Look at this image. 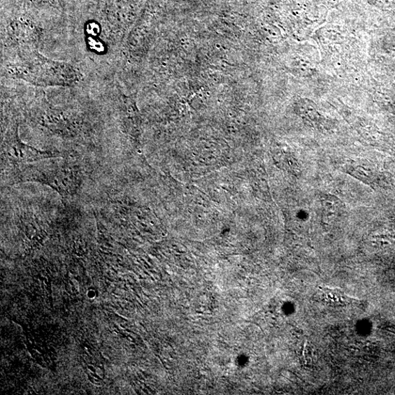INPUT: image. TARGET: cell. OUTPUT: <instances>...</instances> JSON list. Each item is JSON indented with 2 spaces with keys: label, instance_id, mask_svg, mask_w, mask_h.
I'll return each mask as SVG.
<instances>
[{
  "label": "cell",
  "instance_id": "1",
  "mask_svg": "<svg viewBox=\"0 0 395 395\" xmlns=\"http://www.w3.org/2000/svg\"><path fill=\"white\" fill-rule=\"evenodd\" d=\"M4 66L5 76L42 87L73 86L82 75L67 62L41 55L34 49H20Z\"/></svg>",
  "mask_w": 395,
  "mask_h": 395
},
{
  "label": "cell",
  "instance_id": "2",
  "mask_svg": "<svg viewBox=\"0 0 395 395\" xmlns=\"http://www.w3.org/2000/svg\"><path fill=\"white\" fill-rule=\"evenodd\" d=\"M48 160L17 168L15 182H34L49 186L62 199L75 196L83 181L81 170L67 161Z\"/></svg>",
  "mask_w": 395,
  "mask_h": 395
},
{
  "label": "cell",
  "instance_id": "3",
  "mask_svg": "<svg viewBox=\"0 0 395 395\" xmlns=\"http://www.w3.org/2000/svg\"><path fill=\"white\" fill-rule=\"evenodd\" d=\"M59 156V154L42 151L23 143L19 136L18 125L8 132L2 146L4 162L17 168Z\"/></svg>",
  "mask_w": 395,
  "mask_h": 395
},
{
  "label": "cell",
  "instance_id": "4",
  "mask_svg": "<svg viewBox=\"0 0 395 395\" xmlns=\"http://www.w3.org/2000/svg\"><path fill=\"white\" fill-rule=\"evenodd\" d=\"M10 41L18 50L34 49V45L40 36L38 27L29 20H15L8 26Z\"/></svg>",
  "mask_w": 395,
  "mask_h": 395
},
{
  "label": "cell",
  "instance_id": "5",
  "mask_svg": "<svg viewBox=\"0 0 395 395\" xmlns=\"http://www.w3.org/2000/svg\"><path fill=\"white\" fill-rule=\"evenodd\" d=\"M322 292L326 303L333 306H346L359 303V300L352 298L338 289L319 287Z\"/></svg>",
  "mask_w": 395,
  "mask_h": 395
},
{
  "label": "cell",
  "instance_id": "6",
  "mask_svg": "<svg viewBox=\"0 0 395 395\" xmlns=\"http://www.w3.org/2000/svg\"><path fill=\"white\" fill-rule=\"evenodd\" d=\"M30 1L38 6H46L55 3L57 0H30Z\"/></svg>",
  "mask_w": 395,
  "mask_h": 395
}]
</instances>
